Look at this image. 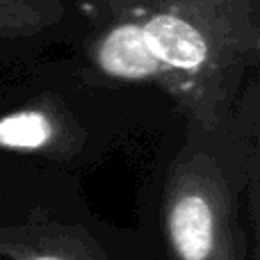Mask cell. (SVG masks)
Masks as SVG:
<instances>
[{
  "label": "cell",
  "mask_w": 260,
  "mask_h": 260,
  "mask_svg": "<svg viewBox=\"0 0 260 260\" xmlns=\"http://www.w3.org/2000/svg\"><path fill=\"white\" fill-rule=\"evenodd\" d=\"M139 187L142 260H260V130L242 96L215 128L180 117Z\"/></svg>",
  "instance_id": "cell-1"
},
{
  "label": "cell",
  "mask_w": 260,
  "mask_h": 260,
  "mask_svg": "<svg viewBox=\"0 0 260 260\" xmlns=\"http://www.w3.org/2000/svg\"><path fill=\"white\" fill-rule=\"evenodd\" d=\"M123 3L133 5L142 30L144 85L165 91L187 121L219 126L242 99L244 76L258 59V23L189 0Z\"/></svg>",
  "instance_id": "cell-2"
},
{
  "label": "cell",
  "mask_w": 260,
  "mask_h": 260,
  "mask_svg": "<svg viewBox=\"0 0 260 260\" xmlns=\"http://www.w3.org/2000/svg\"><path fill=\"white\" fill-rule=\"evenodd\" d=\"M0 260H142L135 229L108 221L78 176L0 157Z\"/></svg>",
  "instance_id": "cell-3"
},
{
  "label": "cell",
  "mask_w": 260,
  "mask_h": 260,
  "mask_svg": "<svg viewBox=\"0 0 260 260\" xmlns=\"http://www.w3.org/2000/svg\"><path fill=\"white\" fill-rule=\"evenodd\" d=\"M119 130L55 94H37L0 110V157L35 162L80 176L101 167Z\"/></svg>",
  "instance_id": "cell-4"
},
{
  "label": "cell",
  "mask_w": 260,
  "mask_h": 260,
  "mask_svg": "<svg viewBox=\"0 0 260 260\" xmlns=\"http://www.w3.org/2000/svg\"><path fill=\"white\" fill-rule=\"evenodd\" d=\"M62 14L59 0H0V39L32 37Z\"/></svg>",
  "instance_id": "cell-5"
},
{
  "label": "cell",
  "mask_w": 260,
  "mask_h": 260,
  "mask_svg": "<svg viewBox=\"0 0 260 260\" xmlns=\"http://www.w3.org/2000/svg\"><path fill=\"white\" fill-rule=\"evenodd\" d=\"M117 3V0H112ZM189 3H199L203 7L217 9V12L231 14L235 18H244V21H256V5L253 0H189Z\"/></svg>",
  "instance_id": "cell-6"
}]
</instances>
